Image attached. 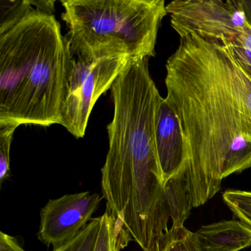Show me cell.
Instances as JSON below:
<instances>
[{
    "mask_svg": "<svg viewBox=\"0 0 251 251\" xmlns=\"http://www.w3.org/2000/svg\"><path fill=\"white\" fill-rule=\"evenodd\" d=\"M0 251H26L15 236L0 233Z\"/></svg>",
    "mask_w": 251,
    "mask_h": 251,
    "instance_id": "2e32d148",
    "label": "cell"
},
{
    "mask_svg": "<svg viewBox=\"0 0 251 251\" xmlns=\"http://www.w3.org/2000/svg\"><path fill=\"white\" fill-rule=\"evenodd\" d=\"M73 67L61 25L32 5L0 30V123L61 125Z\"/></svg>",
    "mask_w": 251,
    "mask_h": 251,
    "instance_id": "7a4b0ae2",
    "label": "cell"
},
{
    "mask_svg": "<svg viewBox=\"0 0 251 251\" xmlns=\"http://www.w3.org/2000/svg\"><path fill=\"white\" fill-rule=\"evenodd\" d=\"M17 125L0 123V184L8 180L10 173V151Z\"/></svg>",
    "mask_w": 251,
    "mask_h": 251,
    "instance_id": "4fadbf2b",
    "label": "cell"
},
{
    "mask_svg": "<svg viewBox=\"0 0 251 251\" xmlns=\"http://www.w3.org/2000/svg\"><path fill=\"white\" fill-rule=\"evenodd\" d=\"M126 55L87 60L73 57V67L61 125L77 139L83 138L92 108L127 67Z\"/></svg>",
    "mask_w": 251,
    "mask_h": 251,
    "instance_id": "5b68a950",
    "label": "cell"
},
{
    "mask_svg": "<svg viewBox=\"0 0 251 251\" xmlns=\"http://www.w3.org/2000/svg\"><path fill=\"white\" fill-rule=\"evenodd\" d=\"M30 1H0V30L21 19L31 8Z\"/></svg>",
    "mask_w": 251,
    "mask_h": 251,
    "instance_id": "9a60e30c",
    "label": "cell"
},
{
    "mask_svg": "<svg viewBox=\"0 0 251 251\" xmlns=\"http://www.w3.org/2000/svg\"><path fill=\"white\" fill-rule=\"evenodd\" d=\"M102 199L82 192L50 200L41 209L38 239L53 250L70 242L90 223Z\"/></svg>",
    "mask_w": 251,
    "mask_h": 251,
    "instance_id": "52a82bcc",
    "label": "cell"
},
{
    "mask_svg": "<svg viewBox=\"0 0 251 251\" xmlns=\"http://www.w3.org/2000/svg\"><path fill=\"white\" fill-rule=\"evenodd\" d=\"M166 9L180 38L195 33L205 40L231 43L248 25L242 0H175Z\"/></svg>",
    "mask_w": 251,
    "mask_h": 251,
    "instance_id": "8992f818",
    "label": "cell"
},
{
    "mask_svg": "<svg viewBox=\"0 0 251 251\" xmlns=\"http://www.w3.org/2000/svg\"><path fill=\"white\" fill-rule=\"evenodd\" d=\"M155 137L158 162L167 196L192 206L180 180L185 159L180 123L174 110L162 97L155 115Z\"/></svg>",
    "mask_w": 251,
    "mask_h": 251,
    "instance_id": "ba28073f",
    "label": "cell"
},
{
    "mask_svg": "<svg viewBox=\"0 0 251 251\" xmlns=\"http://www.w3.org/2000/svg\"><path fill=\"white\" fill-rule=\"evenodd\" d=\"M61 17L74 58L155 56L157 35L167 14L164 0H64Z\"/></svg>",
    "mask_w": 251,
    "mask_h": 251,
    "instance_id": "277c9868",
    "label": "cell"
},
{
    "mask_svg": "<svg viewBox=\"0 0 251 251\" xmlns=\"http://www.w3.org/2000/svg\"><path fill=\"white\" fill-rule=\"evenodd\" d=\"M244 11L247 17L248 24L251 25V0H242Z\"/></svg>",
    "mask_w": 251,
    "mask_h": 251,
    "instance_id": "e0dca14e",
    "label": "cell"
},
{
    "mask_svg": "<svg viewBox=\"0 0 251 251\" xmlns=\"http://www.w3.org/2000/svg\"><path fill=\"white\" fill-rule=\"evenodd\" d=\"M193 236L200 251H239L251 245V227L238 220L202 226Z\"/></svg>",
    "mask_w": 251,
    "mask_h": 251,
    "instance_id": "9c48e42d",
    "label": "cell"
},
{
    "mask_svg": "<svg viewBox=\"0 0 251 251\" xmlns=\"http://www.w3.org/2000/svg\"><path fill=\"white\" fill-rule=\"evenodd\" d=\"M166 69L165 98L178 119L184 146L180 183L197 208L220 191L225 177L251 168L242 67L229 44L191 33L180 38Z\"/></svg>",
    "mask_w": 251,
    "mask_h": 251,
    "instance_id": "6da1fadb",
    "label": "cell"
},
{
    "mask_svg": "<svg viewBox=\"0 0 251 251\" xmlns=\"http://www.w3.org/2000/svg\"><path fill=\"white\" fill-rule=\"evenodd\" d=\"M229 45L236 61L251 76V25L248 24L245 30Z\"/></svg>",
    "mask_w": 251,
    "mask_h": 251,
    "instance_id": "5bb4252c",
    "label": "cell"
},
{
    "mask_svg": "<svg viewBox=\"0 0 251 251\" xmlns=\"http://www.w3.org/2000/svg\"><path fill=\"white\" fill-rule=\"evenodd\" d=\"M151 251H200L193 233L184 225L171 224L157 239Z\"/></svg>",
    "mask_w": 251,
    "mask_h": 251,
    "instance_id": "30bf717a",
    "label": "cell"
},
{
    "mask_svg": "<svg viewBox=\"0 0 251 251\" xmlns=\"http://www.w3.org/2000/svg\"><path fill=\"white\" fill-rule=\"evenodd\" d=\"M100 226V217H95L70 242L53 251H95Z\"/></svg>",
    "mask_w": 251,
    "mask_h": 251,
    "instance_id": "8fae6325",
    "label": "cell"
},
{
    "mask_svg": "<svg viewBox=\"0 0 251 251\" xmlns=\"http://www.w3.org/2000/svg\"><path fill=\"white\" fill-rule=\"evenodd\" d=\"M111 90L114 117L107 126L109 148L101 170L102 192L126 205L151 203L164 195L165 185L155 137L161 96L148 59L130 60Z\"/></svg>",
    "mask_w": 251,
    "mask_h": 251,
    "instance_id": "3957f363",
    "label": "cell"
},
{
    "mask_svg": "<svg viewBox=\"0 0 251 251\" xmlns=\"http://www.w3.org/2000/svg\"><path fill=\"white\" fill-rule=\"evenodd\" d=\"M223 198L240 221L251 227V192L229 189L223 193Z\"/></svg>",
    "mask_w": 251,
    "mask_h": 251,
    "instance_id": "7c38bea8",
    "label": "cell"
}]
</instances>
